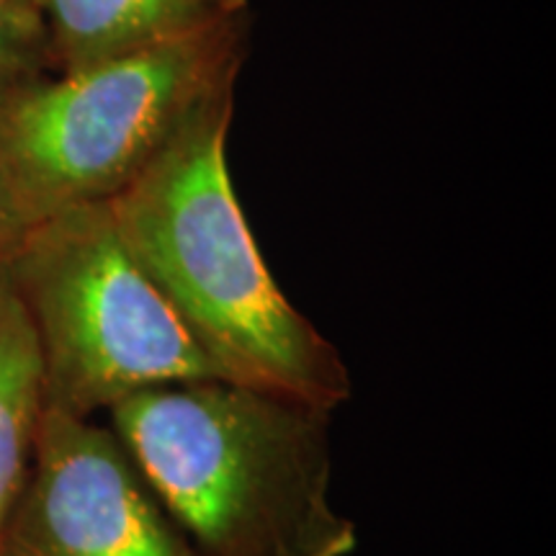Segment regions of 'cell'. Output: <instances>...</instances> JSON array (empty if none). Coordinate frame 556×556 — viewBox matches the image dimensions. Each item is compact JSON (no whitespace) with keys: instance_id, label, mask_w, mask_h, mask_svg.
Listing matches in <instances>:
<instances>
[{"instance_id":"6da1fadb","label":"cell","mask_w":556,"mask_h":556,"mask_svg":"<svg viewBox=\"0 0 556 556\" xmlns=\"http://www.w3.org/2000/svg\"><path fill=\"white\" fill-rule=\"evenodd\" d=\"M235 96L206 109L106 201L124 245L219 379L336 409L351 397L338 348L270 278L227 170Z\"/></svg>"},{"instance_id":"7a4b0ae2","label":"cell","mask_w":556,"mask_h":556,"mask_svg":"<svg viewBox=\"0 0 556 556\" xmlns=\"http://www.w3.org/2000/svg\"><path fill=\"white\" fill-rule=\"evenodd\" d=\"M114 435L199 556H351L330 503V409L225 379L131 394Z\"/></svg>"},{"instance_id":"3957f363","label":"cell","mask_w":556,"mask_h":556,"mask_svg":"<svg viewBox=\"0 0 556 556\" xmlns=\"http://www.w3.org/2000/svg\"><path fill=\"white\" fill-rule=\"evenodd\" d=\"M245 16L39 80L0 109V155L34 225L103 204L214 103L235 96Z\"/></svg>"},{"instance_id":"277c9868","label":"cell","mask_w":556,"mask_h":556,"mask_svg":"<svg viewBox=\"0 0 556 556\" xmlns=\"http://www.w3.org/2000/svg\"><path fill=\"white\" fill-rule=\"evenodd\" d=\"M0 261L31 319L50 409L90 417L144 389L219 379L106 201L39 219Z\"/></svg>"},{"instance_id":"5b68a950","label":"cell","mask_w":556,"mask_h":556,"mask_svg":"<svg viewBox=\"0 0 556 556\" xmlns=\"http://www.w3.org/2000/svg\"><path fill=\"white\" fill-rule=\"evenodd\" d=\"M0 552L9 556H199L114 430L45 407Z\"/></svg>"},{"instance_id":"8992f818","label":"cell","mask_w":556,"mask_h":556,"mask_svg":"<svg viewBox=\"0 0 556 556\" xmlns=\"http://www.w3.org/2000/svg\"><path fill=\"white\" fill-rule=\"evenodd\" d=\"M52 60L80 70L193 37L245 13V0H34Z\"/></svg>"},{"instance_id":"52a82bcc","label":"cell","mask_w":556,"mask_h":556,"mask_svg":"<svg viewBox=\"0 0 556 556\" xmlns=\"http://www.w3.org/2000/svg\"><path fill=\"white\" fill-rule=\"evenodd\" d=\"M45 407L37 336L0 261V546L29 475Z\"/></svg>"},{"instance_id":"ba28073f","label":"cell","mask_w":556,"mask_h":556,"mask_svg":"<svg viewBox=\"0 0 556 556\" xmlns=\"http://www.w3.org/2000/svg\"><path fill=\"white\" fill-rule=\"evenodd\" d=\"M50 62V39L34 0H0V109L45 80Z\"/></svg>"},{"instance_id":"9c48e42d","label":"cell","mask_w":556,"mask_h":556,"mask_svg":"<svg viewBox=\"0 0 556 556\" xmlns=\"http://www.w3.org/2000/svg\"><path fill=\"white\" fill-rule=\"evenodd\" d=\"M34 225L29 208L13 184L9 165L0 155V258L9 255Z\"/></svg>"},{"instance_id":"30bf717a","label":"cell","mask_w":556,"mask_h":556,"mask_svg":"<svg viewBox=\"0 0 556 556\" xmlns=\"http://www.w3.org/2000/svg\"><path fill=\"white\" fill-rule=\"evenodd\" d=\"M0 556H9V554H3V552H0Z\"/></svg>"}]
</instances>
